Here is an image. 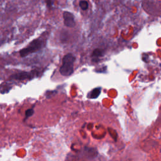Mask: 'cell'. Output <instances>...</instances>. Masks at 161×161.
<instances>
[{
  "mask_svg": "<svg viewBox=\"0 0 161 161\" xmlns=\"http://www.w3.org/2000/svg\"><path fill=\"white\" fill-rule=\"evenodd\" d=\"M44 46V41L41 38L34 39L28 45L27 47L21 49L20 51V55L21 57H27L31 54L39 51Z\"/></svg>",
  "mask_w": 161,
  "mask_h": 161,
  "instance_id": "1",
  "label": "cell"
},
{
  "mask_svg": "<svg viewBox=\"0 0 161 161\" xmlns=\"http://www.w3.org/2000/svg\"><path fill=\"white\" fill-rule=\"evenodd\" d=\"M75 57L72 54L66 55L62 59V65L60 68V73L64 76L71 75L74 72Z\"/></svg>",
  "mask_w": 161,
  "mask_h": 161,
  "instance_id": "2",
  "label": "cell"
},
{
  "mask_svg": "<svg viewBox=\"0 0 161 161\" xmlns=\"http://www.w3.org/2000/svg\"><path fill=\"white\" fill-rule=\"evenodd\" d=\"M63 18L64 25L69 28H73L75 26L76 22L73 14L68 11H64L63 13Z\"/></svg>",
  "mask_w": 161,
  "mask_h": 161,
  "instance_id": "3",
  "label": "cell"
},
{
  "mask_svg": "<svg viewBox=\"0 0 161 161\" xmlns=\"http://www.w3.org/2000/svg\"><path fill=\"white\" fill-rule=\"evenodd\" d=\"M30 76L28 73H21L19 74H17L13 76V79H18V80H23L27 78L30 77Z\"/></svg>",
  "mask_w": 161,
  "mask_h": 161,
  "instance_id": "4",
  "label": "cell"
},
{
  "mask_svg": "<svg viewBox=\"0 0 161 161\" xmlns=\"http://www.w3.org/2000/svg\"><path fill=\"white\" fill-rule=\"evenodd\" d=\"M100 93H101V88H97L91 92L90 95H89V97L91 99H96L99 96Z\"/></svg>",
  "mask_w": 161,
  "mask_h": 161,
  "instance_id": "5",
  "label": "cell"
},
{
  "mask_svg": "<svg viewBox=\"0 0 161 161\" xmlns=\"http://www.w3.org/2000/svg\"><path fill=\"white\" fill-rule=\"evenodd\" d=\"M79 6H80V8H81V9H83V10H86V9H87L88 8V3L86 1L80 2Z\"/></svg>",
  "mask_w": 161,
  "mask_h": 161,
  "instance_id": "6",
  "label": "cell"
},
{
  "mask_svg": "<svg viewBox=\"0 0 161 161\" xmlns=\"http://www.w3.org/2000/svg\"><path fill=\"white\" fill-rule=\"evenodd\" d=\"M102 55H103V51L101 49H95L93 51V57H98L102 56Z\"/></svg>",
  "mask_w": 161,
  "mask_h": 161,
  "instance_id": "7",
  "label": "cell"
},
{
  "mask_svg": "<svg viewBox=\"0 0 161 161\" xmlns=\"http://www.w3.org/2000/svg\"><path fill=\"white\" fill-rule=\"evenodd\" d=\"M33 110H32V109H29V110H28L26 111V113H25V114H26L27 118H28V117L32 116V114H33Z\"/></svg>",
  "mask_w": 161,
  "mask_h": 161,
  "instance_id": "8",
  "label": "cell"
},
{
  "mask_svg": "<svg viewBox=\"0 0 161 161\" xmlns=\"http://www.w3.org/2000/svg\"><path fill=\"white\" fill-rule=\"evenodd\" d=\"M46 3L48 6H51L52 5V0H46Z\"/></svg>",
  "mask_w": 161,
  "mask_h": 161,
  "instance_id": "9",
  "label": "cell"
}]
</instances>
